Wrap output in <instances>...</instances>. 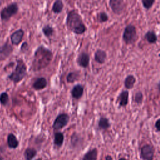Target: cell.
Instances as JSON below:
<instances>
[{
  "instance_id": "11",
  "label": "cell",
  "mask_w": 160,
  "mask_h": 160,
  "mask_svg": "<svg viewBox=\"0 0 160 160\" xmlns=\"http://www.w3.org/2000/svg\"><path fill=\"white\" fill-rule=\"evenodd\" d=\"M76 61H77L78 64L79 66L86 68L88 67V66L89 64V61H90L89 55L85 52H81L78 55Z\"/></svg>"
},
{
  "instance_id": "30",
  "label": "cell",
  "mask_w": 160,
  "mask_h": 160,
  "mask_svg": "<svg viewBox=\"0 0 160 160\" xmlns=\"http://www.w3.org/2000/svg\"><path fill=\"white\" fill-rule=\"evenodd\" d=\"M28 47H29L28 44L26 42H24L21 46V51L22 52H25L26 51H28Z\"/></svg>"
},
{
  "instance_id": "23",
  "label": "cell",
  "mask_w": 160,
  "mask_h": 160,
  "mask_svg": "<svg viewBox=\"0 0 160 160\" xmlns=\"http://www.w3.org/2000/svg\"><path fill=\"white\" fill-rule=\"evenodd\" d=\"M37 151L32 148H28L24 153L26 160H32L36 155Z\"/></svg>"
},
{
  "instance_id": "5",
  "label": "cell",
  "mask_w": 160,
  "mask_h": 160,
  "mask_svg": "<svg viewBox=\"0 0 160 160\" xmlns=\"http://www.w3.org/2000/svg\"><path fill=\"white\" fill-rule=\"evenodd\" d=\"M19 10L18 5L16 2H12L2 8L0 12V17L2 21H8L12 16L15 15Z\"/></svg>"
},
{
  "instance_id": "34",
  "label": "cell",
  "mask_w": 160,
  "mask_h": 160,
  "mask_svg": "<svg viewBox=\"0 0 160 160\" xmlns=\"http://www.w3.org/2000/svg\"><path fill=\"white\" fill-rule=\"evenodd\" d=\"M119 160H126L125 158H120Z\"/></svg>"
},
{
  "instance_id": "13",
  "label": "cell",
  "mask_w": 160,
  "mask_h": 160,
  "mask_svg": "<svg viewBox=\"0 0 160 160\" xmlns=\"http://www.w3.org/2000/svg\"><path fill=\"white\" fill-rule=\"evenodd\" d=\"M48 84L47 80L44 77L37 78L32 84V87L36 90H41L44 89Z\"/></svg>"
},
{
  "instance_id": "14",
  "label": "cell",
  "mask_w": 160,
  "mask_h": 160,
  "mask_svg": "<svg viewBox=\"0 0 160 160\" xmlns=\"http://www.w3.org/2000/svg\"><path fill=\"white\" fill-rule=\"evenodd\" d=\"M106 52L102 49H98L94 53V59L99 64H104L106 59Z\"/></svg>"
},
{
  "instance_id": "2",
  "label": "cell",
  "mask_w": 160,
  "mask_h": 160,
  "mask_svg": "<svg viewBox=\"0 0 160 160\" xmlns=\"http://www.w3.org/2000/svg\"><path fill=\"white\" fill-rule=\"evenodd\" d=\"M66 24L68 29L76 34H82L86 31V27L81 16L74 9L68 12Z\"/></svg>"
},
{
  "instance_id": "9",
  "label": "cell",
  "mask_w": 160,
  "mask_h": 160,
  "mask_svg": "<svg viewBox=\"0 0 160 160\" xmlns=\"http://www.w3.org/2000/svg\"><path fill=\"white\" fill-rule=\"evenodd\" d=\"M13 51L12 46L9 44V41L0 47V61H4L7 59Z\"/></svg>"
},
{
  "instance_id": "29",
  "label": "cell",
  "mask_w": 160,
  "mask_h": 160,
  "mask_svg": "<svg viewBox=\"0 0 160 160\" xmlns=\"http://www.w3.org/2000/svg\"><path fill=\"white\" fill-rule=\"evenodd\" d=\"M143 94L141 92V91H138L135 95H134V102L138 104H141L142 101H143Z\"/></svg>"
},
{
  "instance_id": "8",
  "label": "cell",
  "mask_w": 160,
  "mask_h": 160,
  "mask_svg": "<svg viewBox=\"0 0 160 160\" xmlns=\"http://www.w3.org/2000/svg\"><path fill=\"white\" fill-rule=\"evenodd\" d=\"M109 6L112 11L117 15L121 14L125 8L124 0H109Z\"/></svg>"
},
{
  "instance_id": "35",
  "label": "cell",
  "mask_w": 160,
  "mask_h": 160,
  "mask_svg": "<svg viewBox=\"0 0 160 160\" xmlns=\"http://www.w3.org/2000/svg\"><path fill=\"white\" fill-rule=\"evenodd\" d=\"M36 160H41V159H36Z\"/></svg>"
},
{
  "instance_id": "19",
  "label": "cell",
  "mask_w": 160,
  "mask_h": 160,
  "mask_svg": "<svg viewBox=\"0 0 160 160\" xmlns=\"http://www.w3.org/2000/svg\"><path fill=\"white\" fill-rule=\"evenodd\" d=\"M64 136L62 132H57L54 134V144L57 147H61L64 142Z\"/></svg>"
},
{
  "instance_id": "1",
  "label": "cell",
  "mask_w": 160,
  "mask_h": 160,
  "mask_svg": "<svg viewBox=\"0 0 160 160\" xmlns=\"http://www.w3.org/2000/svg\"><path fill=\"white\" fill-rule=\"evenodd\" d=\"M53 54L51 50L42 45L39 46L34 52L31 69L33 71H38L46 68L51 62Z\"/></svg>"
},
{
  "instance_id": "24",
  "label": "cell",
  "mask_w": 160,
  "mask_h": 160,
  "mask_svg": "<svg viewBox=\"0 0 160 160\" xmlns=\"http://www.w3.org/2000/svg\"><path fill=\"white\" fill-rule=\"evenodd\" d=\"M42 31L44 34V35L47 37V38H50L51 37L54 32V29L52 27H51L50 25L49 24H46L45 25L42 29Z\"/></svg>"
},
{
  "instance_id": "4",
  "label": "cell",
  "mask_w": 160,
  "mask_h": 160,
  "mask_svg": "<svg viewBox=\"0 0 160 160\" xmlns=\"http://www.w3.org/2000/svg\"><path fill=\"white\" fill-rule=\"evenodd\" d=\"M122 39L126 44H132L137 39V31L136 27L132 24H128L124 29Z\"/></svg>"
},
{
  "instance_id": "18",
  "label": "cell",
  "mask_w": 160,
  "mask_h": 160,
  "mask_svg": "<svg viewBox=\"0 0 160 160\" xmlns=\"http://www.w3.org/2000/svg\"><path fill=\"white\" fill-rule=\"evenodd\" d=\"M135 82H136V78L133 75L130 74L127 76L126 78H125L124 81V84L126 89H131L134 87Z\"/></svg>"
},
{
  "instance_id": "31",
  "label": "cell",
  "mask_w": 160,
  "mask_h": 160,
  "mask_svg": "<svg viewBox=\"0 0 160 160\" xmlns=\"http://www.w3.org/2000/svg\"><path fill=\"white\" fill-rule=\"evenodd\" d=\"M155 128L159 131H160V118L158 119L155 122Z\"/></svg>"
},
{
  "instance_id": "3",
  "label": "cell",
  "mask_w": 160,
  "mask_h": 160,
  "mask_svg": "<svg viewBox=\"0 0 160 160\" xmlns=\"http://www.w3.org/2000/svg\"><path fill=\"white\" fill-rule=\"evenodd\" d=\"M17 64L14 70L8 76V79L14 83L22 81L27 74V67L22 59H17Z\"/></svg>"
},
{
  "instance_id": "20",
  "label": "cell",
  "mask_w": 160,
  "mask_h": 160,
  "mask_svg": "<svg viewBox=\"0 0 160 160\" xmlns=\"http://www.w3.org/2000/svg\"><path fill=\"white\" fill-rule=\"evenodd\" d=\"M144 38L149 44H154L158 40V37L156 33L152 31H148L144 34Z\"/></svg>"
},
{
  "instance_id": "10",
  "label": "cell",
  "mask_w": 160,
  "mask_h": 160,
  "mask_svg": "<svg viewBox=\"0 0 160 160\" xmlns=\"http://www.w3.org/2000/svg\"><path fill=\"white\" fill-rule=\"evenodd\" d=\"M24 34V32L22 29H19L15 31L10 36V40L11 41V43L15 46L19 45L22 40Z\"/></svg>"
},
{
  "instance_id": "33",
  "label": "cell",
  "mask_w": 160,
  "mask_h": 160,
  "mask_svg": "<svg viewBox=\"0 0 160 160\" xmlns=\"http://www.w3.org/2000/svg\"><path fill=\"white\" fill-rule=\"evenodd\" d=\"M158 89H159V90L160 91V81H159V83L158 84Z\"/></svg>"
},
{
  "instance_id": "22",
  "label": "cell",
  "mask_w": 160,
  "mask_h": 160,
  "mask_svg": "<svg viewBox=\"0 0 160 160\" xmlns=\"http://www.w3.org/2000/svg\"><path fill=\"white\" fill-rule=\"evenodd\" d=\"M110 126H111V124L108 118L103 116L100 118L98 122V127L100 129L106 130V129H108Z\"/></svg>"
},
{
  "instance_id": "15",
  "label": "cell",
  "mask_w": 160,
  "mask_h": 160,
  "mask_svg": "<svg viewBox=\"0 0 160 160\" xmlns=\"http://www.w3.org/2000/svg\"><path fill=\"white\" fill-rule=\"evenodd\" d=\"M7 144L9 148L16 149L19 146V141L14 134L10 133L7 138Z\"/></svg>"
},
{
  "instance_id": "6",
  "label": "cell",
  "mask_w": 160,
  "mask_h": 160,
  "mask_svg": "<svg viewBox=\"0 0 160 160\" xmlns=\"http://www.w3.org/2000/svg\"><path fill=\"white\" fill-rule=\"evenodd\" d=\"M69 121V116L66 113L59 114L55 119L52 128L55 130H60L64 128Z\"/></svg>"
},
{
  "instance_id": "26",
  "label": "cell",
  "mask_w": 160,
  "mask_h": 160,
  "mask_svg": "<svg viewBox=\"0 0 160 160\" xmlns=\"http://www.w3.org/2000/svg\"><path fill=\"white\" fill-rule=\"evenodd\" d=\"M9 95L6 92H3L0 94V103L2 106H6L9 102Z\"/></svg>"
},
{
  "instance_id": "32",
  "label": "cell",
  "mask_w": 160,
  "mask_h": 160,
  "mask_svg": "<svg viewBox=\"0 0 160 160\" xmlns=\"http://www.w3.org/2000/svg\"><path fill=\"white\" fill-rule=\"evenodd\" d=\"M104 160H113V159H112V158L111 156L107 155V156H106Z\"/></svg>"
},
{
  "instance_id": "12",
  "label": "cell",
  "mask_w": 160,
  "mask_h": 160,
  "mask_svg": "<svg viewBox=\"0 0 160 160\" xmlns=\"http://www.w3.org/2000/svg\"><path fill=\"white\" fill-rule=\"evenodd\" d=\"M71 96L76 99H80L84 93V87L81 84L75 85L71 90Z\"/></svg>"
},
{
  "instance_id": "17",
  "label": "cell",
  "mask_w": 160,
  "mask_h": 160,
  "mask_svg": "<svg viewBox=\"0 0 160 160\" xmlns=\"http://www.w3.org/2000/svg\"><path fill=\"white\" fill-rule=\"evenodd\" d=\"M98 150L96 148L89 150L84 155L82 160H97Z\"/></svg>"
},
{
  "instance_id": "7",
  "label": "cell",
  "mask_w": 160,
  "mask_h": 160,
  "mask_svg": "<svg viewBox=\"0 0 160 160\" xmlns=\"http://www.w3.org/2000/svg\"><path fill=\"white\" fill-rule=\"evenodd\" d=\"M155 149L151 144H145L141 149L140 156L142 160H153Z\"/></svg>"
},
{
  "instance_id": "27",
  "label": "cell",
  "mask_w": 160,
  "mask_h": 160,
  "mask_svg": "<svg viewBox=\"0 0 160 160\" xmlns=\"http://www.w3.org/2000/svg\"><path fill=\"white\" fill-rule=\"evenodd\" d=\"M97 18H98V21L101 23L105 22L108 21V19H109V17L105 12H99L97 16Z\"/></svg>"
},
{
  "instance_id": "36",
  "label": "cell",
  "mask_w": 160,
  "mask_h": 160,
  "mask_svg": "<svg viewBox=\"0 0 160 160\" xmlns=\"http://www.w3.org/2000/svg\"><path fill=\"white\" fill-rule=\"evenodd\" d=\"M0 5H1V2H0Z\"/></svg>"
},
{
  "instance_id": "28",
  "label": "cell",
  "mask_w": 160,
  "mask_h": 160,
  "mask_svg": "<svg viewBox=\"0 0 160 160\" xmlns=\"http://www.w3.org/2000/svg\"><path fill=\"white\" fill-rule=\"evenodd\" d=\"M154 2L155 0H141L143 7L147 10L149 9L153 6Z\"/></svg>"
},
{
  "instance_id": "16",
  "label": "cell",
  "mask_w": 160,
  "mask_h": 160,
  "mask_svg": "<svg viewBox=\"0 0 160 160\" xmlns=\"http://www.w3.org/2000/svg\"><path fill=\"white\" fill-rule=\"evenodd\" d=\"M119 104L121 106H126L129 101V92L127 90L122 91L118 97Z\"/></svg>"
},
{
  "instance_id": "21",
  "label": "cell",
  "mask_w": 160,
  "mask_h": 160,
  "mask_svg": "<svg viewBox=\"0 0 160 160\" xmlns=\"http://www.w3.org/2000/svg\"><path fill=\"white\" fill-rule=\"evenodd\" d=\"M64 4L61 0H56L52 7V11L55 14H59L62 12Z\"/></svg>"
},
{
  "instance_id": "25",
  "label": "cell",
  "mask_w": 160,
  "mask_h": 160,
  "mask_svg": "<svg viewBox=\"0 0 160 160\" xmlns=\"http://www.w3.org/2000/svg\"><path fill=\"white\" fill-rule=\"evenodd\" d=\"M79 76V74L78 72L76 71H73V72H70L66 77V80L68 82L72 83L76 81V80L78 79V78Z\"/></svg>"
}]
</instances>
